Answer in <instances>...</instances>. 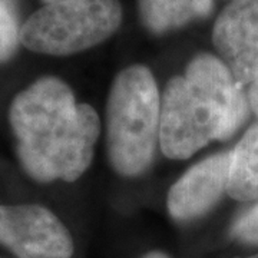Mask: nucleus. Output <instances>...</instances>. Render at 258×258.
Here are the masks:
<instances>
[{
  "label": "nucleus",
  "instance_id": "1",
  "mask_svg": "<svg viewBox=\"0 0 258 258\" xmlns=\"http://www.w3.org/2000/svg\"><path fill=\"white\" fill-rule=\"evenodd\" d=\"M9 122L23 169L39 182H74L85 174L101 135L98 112L78 103L53 76L40 78L13 99Z\"/></svg>",
  "mask_w": 258,
  "mask_h": 258
},
{
  "label": "nucleus",
  "instance_id": "2",
  "mask_svg": "<svg viewBox=\"0 0 258 258\" xmlns=\"http://www.w3.org/2000/svg\"><path fill=\"white\" fill-rule=\"evenodd\" d=\"M248 98L218 56L197 55L161 95L159 145L169 159H188L212 141L232 137L248 115Z\"/></svg>",
  "mask_w": 258,
  "mask_h": 258
},
{
  "label": "nucleus",
  "instance_id": "3",
  "mask_svg": "<svg viewBox=\"0 0 258 258\" xmlns=\"http://www.w3.org/2000/svg\"><path fill=\"white\" fill-rule=\"evenodd\" d=\"M161 95L152 72L132 64L115 76L106 105V147L112 168L123 176L147 171L159 142Z\"/></svg>",
  "mask_w": 258,
  "mask_h": 258
},
{
  "label": "nucleus",
  "instance_id": "4",
  "mask_svg": "<svg viewBox=\"0 0 258 258\" xmlns=\"http://www.w3.org/2000/svg\"><path fill=\"white\" fill-rule=\"evenodd\" d=\"M120 22L119 0L56 2L45 5L23 23L20 42L42 55H75L109 39Z\"/></svg>",
  "mask_w": 258,
  "mask_h": 258
},
{
  "label": "nucleus",
  "instance_id": "5",
  "mask_svg": "<svg viewBox=\"0 0 258 258\" xmlns=\"http://www.w3.org/2000/svg\"><path fill=\"white\" fill-rule=\"evenodd\" d=\"M0 244L18 258H71L68 228L42 205H0Z\"/></svg>",
  "mask_w": 258,
  "mask_h": 258
},
{
  "label": "nucleus",
  "instance_id": "6",
  "mask_svg": "<svg viewBox=\"0 0 258 258\" xmlns=\"http://www.w3.org/2000/svg\"><path fill=\"white\" fill-rule=\"evenodd\" d=\"M212 43L241 86L252 82L258 75V0H231L215 20Z\"/></svg>",
  "mask_w": 258,
  "mask_h": 258
},
{
  "label": "nucleus",
  "instance_id": "7",
  "mask_svg": "<svg viewBox=\"0 0 258 258\" xmlns=\"http://www.w3.org/2000/svg\"><path fill=\"white\" fill-rule=\"evenodd\" d=\"M230 152L215 154L191 166L171 186L166 207L175 221H189L211 210L227 192Z\"/></svg>",
  "mask_w": 258,
  "mask_h": 258
},
{
  "label": "nucleus",
  "instance_id": "8",
  "mask_svg": "<svg viewBox=\"0 0 258 258\" xmlns=\"http://www.w3.org/2000/svg\"><path fill=\"white\" fill-rule=\"evenodd\" d=\"M214 0H138L139 19L154 35H165L211 15Z\"/></svg>",
  "mask_w": 258,
  "mask_h": 258
},
{
  "label": "nucleus",
  "instance_id": "9",
  "mask_svg": "<svg viewBox=\"0 0 258 258\" xmlns=\"http://www.w3.org/2000/svg\"><path fill=\"white\" fill-rule=\"evenodd\" d=\"M227 194L240 203L258 198V123L244 134L230 152Z\"/></svg>",
  "mask_w": 258,
  "mask_h": 258
},
{
  "label": "nucleus",
  "instance_id": "10",
  "mask_svg": "<svg viewBox=\"0 0 258 258\" xmlns=\"http://www.w3.org/2000/svg\"><path fill=\"white\" fill-rule=\"evenodd\" d=\"M16 0H0V63L16 53L20 42Z\"/></svg>",
  "mask_w": 258,
  "mask_h": 258
},
{
  "label": "nucleus",
  "instance_id": "11",
  "mask_svg": "<svg viewBox=\"0 0 258 258\" xmlns=\"http://www.w3.org/2000/svg\"><path fill=\"white\" fill-rule=\"evenodd\" d=\"M231 234L235 240L241 242L258 245V204L242 212L235 220L231 228Z\"/></svg>",
  "mask_w": 258,
  "mask_h": 258
},
{
  "label": "nucleus",
  "instance_id": "12",
  "mask_svg": "<svg viewBox=\"0 0 258 258\" xmlns=\"http://www.w3.org/2000/svg\"><path fill=\"white\" fill-rule=\"evenodd\" d=\"M247 98H248L249 108L252 109V112L257 115L258 118V75L254 78V81L249 83Z\"/></svg>",
  "mask_w": 258,
  "mask_h": 258
},
{
  "label": "nucleus",
  "instance_id": "13",
  "mask_svg": "<svg viewBox=\"0 0 258 258\" xmlns=\"http://www.w3.org/2000/svg\"><path fill=\"white\" fill-rule=\"evenodd\" d=\"M142 258H169L164 252H159V251H152V252H148L147 255H144Z\"/></svg>",
  "mask_w": 258,
  "mask_h": 258
},
{
  "label": "nucleus",
  "instance_id": "14",
  "mask_svg": "<svg viewBox=\"0 0 258 258\" xmlns=\"http://www.w3.org/2000/svg\"><path fill=\"white\" fill-rule=\"evenodd\" d=\"M45 5H50V3H56V2H63V0H43Z\"/></svg>",
  "mask_w": 258,
  "mask_h": 258
},
{
  "label": "nucleus",
  "instance_id": "15",
  "mask_svg": "<svg viewBox=\"0 0 258 258\" xmlns=\"http://www.w3.org/2000/svg\"><path fill=\"white\" fill-rule=\"evenodd\" d=\"M248 258H258V254L257 255H251V257H248Z\"/></svg>",
  "mask_w": 258,
  "mask_h": 258
}]
</instances>
